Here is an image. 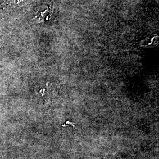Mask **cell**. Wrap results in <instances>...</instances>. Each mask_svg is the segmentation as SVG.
<instances>
[{"label": "cell", "mask_w": 159, "mask_h": 159, "mask_svg": "<svg viewBox=\"0 0 159 159\" xmlns=\"http://www.w3.org/2000/svg\"><path fill=\"white\" fill-rule=\"evenodd\" d=\"M52 12V8L50 7H47L44 11L40 12V13L37 14L35 17V19L39 22H44L45 21L48 20L50 18Z\"/></svg>", "instance_id": "obj_1"}, {"label": "cell", "mask_w": 159, "mask_h": 159, "mask_svg": "<svg viewBox=\"0 0 159 159\" xmlns=\"http://www.w3.org/2000/svg\"><path fill=\"white\" fill-rule=\"evenodd\" d=\"M0 44H1V41H0Z\"/></svg>", "instance_id": "obj_3"}, {"label": "cell", "mask_w": 159, "mask_h": 159, "mask_svg": "<svg viewBox=\"0 0 159 159\" xmlns=\"http://www.w3.org/2000/svg\"><path fill=\"white\" fill-rule=\"evenodd\" d=\"M23 1H24V0H8L4 5V8L9 7H16L19 5Z\"/></svg>", "instance_id": "obj_2"}]
</instances>
